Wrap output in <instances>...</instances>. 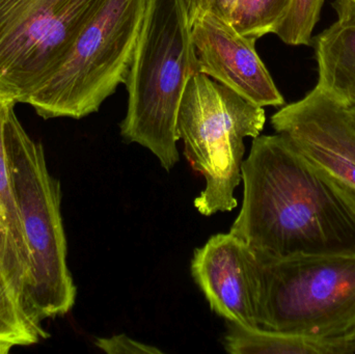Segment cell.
Returning <instances> with one entry per match:
<instances>
[{
    "instance_id": "6da1fadb",
    "label": "cell",
    "mask_w": 355,
    "mask_h": 354,
    "mask_svg": "<svg viewBox=\"0 0 355 354\" xmlns=\"http://www.w3.org/2000/svg\"><path fill=\"white\" fill-rule=\"evenodd\" d=\"M230 233L259 259L355 254V189L285 135H259L241 166Z\"/></svg>"
},
{
    "instance_id": "7a4b0ae2",
    "label": "cell",
    "mask_w": 355,
    "mask_h": 354,
    "mask_svg": "<svg viewBox=\"0 0 355 354\" xmlns=\"http://www.w3.org/2000/svg\"><path fill=\"white\" fill-rule=\"evenodd\" d=\"M198 73L183 0H149L125 82L128 106L121 135L126 143L150 150L168 172L180 159V103L188 80Z\"/></svg>"
},
{
    "instance_id": "3957f363",
    "label": "cell",
    "mask_w": 355,
    "mask_h": 354,
    "mask_svg": "<svg viewBox=\"0 0 355 354\" xmlns=\"http://www.w3.org/2000/svg\"><path fill=\"white\" fill-rule=\"evenodd\" d=\"M4 145L31 262L26 312L41 324L66 315L76 301L67 263L62 191L48 170L43 145L27 134L15 106L4 124Z\"/></svg>"
},
{
    "instance_id": "277c9868",
    "label": "cell",
    "mask_w": 355,
    "mask_h": 354,
    "mask_svg": "<svg viewBox=\"0 0 355 354\" xmlns=\"http://www.w3.org/2000/svg\"><path fill=\"white\" fill-rule=\"evenodd\" d=\"M265 122L264 107L202 73L190 77L178 112L177 134L192 170L206 180L194 200L202 215L237 207L234 193L241 182L244 139L258 137Z\"/></svg>"
},
{
    "instance_id": "5b68a950",
    "label": "cell",
    "mask_w": 355,
    "mask_h": 354,
    "mask_svg": "<svg viewBox=\"0 0 355 354\" xmlns=\"http://www.w3.org/2000/svg\"><path fill=\"white\" fill-rule=\"evenodd\" d=\"M257 286L259 328L354 346L355 254L258 258Z\"/></svg>"
},
{
    "instance_id": "8992f818",
    "label": "cell",
    "mask_w": 355,
    "mask_h": 354,
    "mask_svg": "<svg viewBox=\"0 0 355 354\" xmlns=\"http://www.w3.org/2000/svg\"><path fill=\"white\" fill-rule=\"evenodd\" d=\"M149 0H105L64 66L29 100L44 118H83L125 85Z\"/></svg>"
},
{
    "instance_id": "52a82bcc",
    "label": "cell",
    "mask_w": 355,
    "mask_h": 354,
    "mask_svg": "<svg viewBox=\"0 0 355 354\" xmlns=\"http://www.w3.org/2000/svg\"><path fill=\"white\" fill-rule=\"evenodd\" d=\"M105 0H0V99L28 103Z\"/></svg>"
},
{
    "instance_id": "ba28073f",
    "label": "cell",
    "mask_w": 355,
    "mask_h": 354,
    "mask_svg": "<svg viewBox=\"0 0 355 354\" xmlns=\"http://www.w3.org/2000/svg\"><path fill=\"white\" fill-rule=\"evenodd\" d=\"M191 39L200 73L261 107L285 104L257 53V39L240 35L231 22L211 14L192 23Z\"/></svg>"
},
{
    "instance_id": "9c48e42d",
    "label": "cell",
    "mask_w": 355,
    "mask_h": 354,
    "mask_svg": "<svg viewBox=\"0 0 355 354\" xmlns=\"http://www.w3.org/2000/svg\"><path fill=\"white\" fill-rule=\"evenodd\" d=\"M190 269L215 314L259 328L258 258L241 239L230 232L214 235L194 251Z\"/></svg>"
},
{
    "instance_id": "30bf717a",
    "label": "cell",
    "mask_w": 355,
    "mask_h": 354,
    "mask_svg": "<svg viewBox=\"0 0 355 354\" xmlns=\"http://www.w3.org/2000/svg\"><path fill=\"white\" fill-rule=\"evenodd\" d=\"M275 132L312 141L355 162V127L349 109L315 87L271 116Z\"/></svg>"
},
{
    "instance_id": "8fae6325",
    "label": "cell",
    "mask_w": 355,
    "mask_h": 354,
    "mask_svg": "<svg viewBox=\"0 0 355 354\" xmlns=\"http://www.w3.org/2000/svg\"><path fill=\"white\" fill-rule=\"evenodd\" d=\"M15 105V102L0 99V265L26 311L31 262L4 145V124Z\"/></svg>"
},
{
    "instance_id": "7c38bea8",
    "label": "cell",
    "mask_w": 355,
    "mask_h": 354,
    "mask_svg": "<svg viewBox=\"0 0 355 354\" xmlns=\"http://www.w3.org/2000/svg\"><path fill=\"white\" fill-rule=\"evenodd\" d=\"M316 89L346 107L355 106V22L336 21L315 39Z\"/></svg>"
},
{
    "instance_id": "4fadbf2b",
    "label": "cell",
    "mask_w": 355,
    "mask_h": 354,
    "mask_svg": "<svg viewBox=\"0 0 355 354\" xmlns=\"http://www.w3.org/2000/svg\"><path fill=\"white\" fill-rule=\"evenodd\" d=\"M223 346L232 354H354L349 341L321 340L230 322Z\"/></svg>"
},
{
    "instance_id": "5bb4252c",
    "label": "cell",
    "mask_w": 355,
    "mask_h": 354,
    "mask_svg": "<svg viewBox=\"0 0 355 354\" xmlns=\"http://www.w3.org/2000/svg\"><path fill=\"white\" fill-rule=\"evenodd\" d=\"M41 324L33 321L25 311L22 301L0 265V354L14 347L37 344L46 339Z\"/></svg>"
},
{
    "instance_id": "9a60e30c",
    "label": "cell",
    "mask_w": 355,
    "mask_h": 354,
    "mask_svg": "<svg viewBox=\"0 0 355 354\" xmlns=\"http://www.w3.org/2000/svg\"><path fill=\"white\" fill-rule=\"evenodd\" d=\"M291 0H237L232 25L244 37L258 39L272 33Z\"/></svg>"
},
{
    "instance_id": "2e32d148",
    "label": "cell",
    "mask_w": 355,
    "mask_h": 354,
    "mask_svg": "<svg viewBox=\"0 0 355 354\" xmlns=\"http://www.w3.org/2000/svg\"><path fill=\"white\" fill-rule=\"evenodd\" d=\"M325 0H291L273 35L290 46H309Z\"/></svg>"
},
{
    "instance_id": "e0dca14e",
    "label": "cell",
    "mask_w": 355,
    "mask_h": 354,
    "mask_svg": "<svg viewBox=\"0 0 355 354\" xmlns=\"http://www.w3.org/2000/svg\"><path fill=\"white\" fill-rule=\"evenodd\" d=\"M289 139L304 155L308 156L313 161L339 177L344 182L347 183L349 186L355 189V162L344 157L341 154L329 149V148L317 145L312 141Z\"/></svg>"
},
{
    "instance_id": "ac0fdd59",
    "label": "cell",
    "mask_w": 355,
    "mask_h": 354,
    "mask_svg": "<svg viewBox=\"0 0 355 354\" xmlns=\"http://www.w3.org/2000/svg\"><path fill=\"white\" fill-rule=\"evenodd\" d=\"M190 26L204 15L211 14L231 22L237 0H183Z\"/></svg>"
},
{
    "instance_id": "d6986e66",
    "label": "cell",
    "mask_w": 355,
    "mask_h": 354,
    "mask_svg": "<svg viewBox=\"0 0 355 354\" xmlns=\"http://www.w3.org/2000/svg\"><path fill=\"white\" fill-rule=\"evenodd\" d=\"M96 347L110 354H159L160 349L150 345L143 344L139 341L129 338L126 335H116L110 338H99L96 341Z\"/></svg>"
},
{
    "instance_id": "ffe728a7",
    "label": "cell",
    "mask_w": 355,
    "mask_h": 354,
    "mask_svg": "<svg viewBox=\"0 0 355 354\" xmlns=\"http://www.w3.org/2000/svg\"><path fill=\"white\" fill-rule=\"evenodd\" d=\"M338 20L355 22V0H336L333 3Z\"/></svg>"
},
{
    "instance_id": "44dd1931",
    "label": "cell",
    "mask_w": 355,
    "mask_h": 354,
    "mask_svg": "<svg viewBox=\"0 0 355 354\" xmlns=\"http://www.w3.org/2000/svg\"><path fill=\"white\" fill-rule=\"evenodd\" d=\"M349 109L350 118H352V123H354L355 127V106L354 107H348Z\"/></svg>"
},
{
    "instance_id": "7402d4cb",
    "label": "cell",
    "mask_w": 355,
    "mask_h": 354,
    "mask_svg": "<svg viewBox=\"0 0 355 354\" xmlns=\"http://www.w3.org/2000/svg\"><path fill=\"white\" fill-rule=\"evenodd\" d=\"M354 353H355V339L354 341Z\"/></svg>"
}]
</instances>
